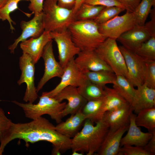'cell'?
Masks as SVG:
<instances>
[{
  "instance_id": "484cf974",
  "label": "cell",
  "mask_w": 155,
  "mask_h": 155,
  "mask_svg": "<svg viewBox=\"0 0 155 155\" xmlns=\"http://www.w3.org/2000/svg\"><path fill=\"white\" fill-rule=\"evenodd\" d=\"M82 72L86 79L103 87L107 84H113L116 78V75L115 73L110 71H88Z\"/></svg>"
},
{
  "instance_id": "7c38bea8",
  "label": "cell",
  "mask_w": 155,
  "mask_h": 155,
  "mask_svg": "<svg viewBox=\"0 0 155 155\" xmlns=\"http://www.w3.org/2000/svg\"><path fill=\"white\" fill-rule=\"evenodd\" d=\"M59 84L49 92H43L45 94L54 97L63 89L69 86L78 87L86 80L83 73L78 67L74 61V58L71 59L64 69L63 73Z\"/></svg>"
},
{
  "instance_id": "ffe728a7",
  "label": "cell",
  "mask_w": 155,
  "mask_h": 155,
  "mask_svg": "<svg viewBox=\"0 0 155 155\" xmlns=\"http://www.w3.org/2000/svg\"><path fill=\"white\" fill-rule=\"evenodd\" d=\"M129 125L123 126L115 130L109 129L99 150L97 155H118L122 136L128 130Z\"/></svg>"
},
{
  "instance_id": "1f68e13d",
  "label": "cell",
  "mask_w": 155,
  "mask_h": 155,
  "mask_svg": "<svg viewBox=\"0 0 155 155\" xmlns=\"http://www.w3.org/2000/svg\"><path fill=\"white\" fill-rule=\"evenodd\" d=\"M22 0L29 1V0H8L5 5L0 9V19L3 21L7 20L8 22L10 29L12 32L15 30L12 24H16L11 18L10 14L18 8L19 2Z\"/></svg>"
},
{
  "instance_id": "ab89813d",
  "label": "cell",
  "mask_w": 155,
  "mask_h": 155,
  "mask_svg": "<svg viewBox=\"0 0 155 155\" xmlns=\"http://www.w3.org/2000/svg\"><path fill=\"white\" fill-rule=\"evenodd\" d=\"M57 5L62 8L73 9L75 5L76 0H57Z\"/></svg>"
},
{
  "instance_id": "5b68a950",
  "label": "cell",
  "mask_w": 155,
  "mask_h": 155,
  "mask_svg": "<svg viewBox=\"0 0 155 155\" xmlns=\"http://www.w3.org/2000/svg\"><path fill=\"white\" fill-rule=\"evenodd\" d=\"M42 13L44 31L50 32L67 29L75 20L73 10L60 7L57 0H44Z\"/></svg>"
},
{
  "instance_id": "ac0fdd59",
  "label": "cell",
  "mask_w": 155,
  "mask_h": 155,
  "mask_svg": "<svg viewBox=\"0 0 155 155\" xmlns=\"http://www.w3.org/2000/svg\"><path fill=\"white\" fill-rule=\"evenodd\" d=\"M133 112L131 106L127 103L105 112L102 119L107 124L109 130H115L123 126L129 125L130 115Z\"/></svg>"
},
{
  "instance_id": "8d00e7d4",
  "label": "cell",
  "mask_w": 155,
  "mask_h": 155,
  "mask_svg": "<svg viewBox=\"0 0 155 155\" xmlns=\"http://www.w3.org/2000/svg\"><path fill=\"white\" fill-rule=\"evenodd\" d=\"M84 3L93 5L105 7L116 6L123 8L125 7L116 0H85Z\"/></svg>"
},
{
  "instance_id": "f6af8a7d",
  "label": "cell",
  "mask_w": 155,
  "mask_h": 155,
  "mask_svg": "<svg viewBox=\"0 0 155 155\" xmlns=\"http://www.w3.org/2000/svg\"><path fill=\"white\" fill-rule=\"evenodd\" d=\"M84 153L81 152L79 153L78 152L76 151H73L71 154L72 155H82Z\"/></svg>"
},
{
  "instance_id": "7402d4cb",
  "label": "cell",
  "mask_w": 155,
  "mask_h": 155,
  "mask_svg": "<svg viewBox=\"0 0 155 155\" xmlns=\"http://www.w3.org/2000/svg\"><path fill=\"white\" fill-rule=\"evenodd\" d=\"M78 111L65 121L61 122L55 126L57 131L61 134L69 138L73 137L79 132V129L86 118L82 111Z\"/></svg>"
},
{
  "instance_id": "9a60e30c",
  "label": "cell",
  "mask_w": 155,
  "mask_h": 155,
  "mask_svg": "<svg viewBox=\"0 0 155 155\" xmlns=\"http://www.w3.org/2000/svg\"><path fill=\"white\" fill-rule=\"evenodd\" d=\"M153 36L145 25H136L121 35L117 40L124 47L135 53L142 43Z\"/></svg>"
},
{
  "instance_id": "e0dca14e",
  "label": "cell",
  "mask_w": 155,
  "mask_h": 155,
  "mask_svg": "<svg viewBox=\"0 0 155 155\" xmlns=\"http://www.w3.org/2000/svg\"><path fill=\"white\" fill-rule=\"evenodd\" d=\"M74 61L82 72L101 70L113 72L111 68L98 56L94 51H80L77 57L74 58Z\"/></svg>"
},
{
  "instance_id": "f35d334b",
  "label": "cell",
  "mask_w": 155,
  "mask_h": 155,
  "mask_svg": "<svg viewBox=\"0 0 155 155\" xmlns=\"http://www.w3.org/2000/svg\"><path fill=\"white\" fill-rule=\"evenodd\" d=\"M122 4L127 11L133 12L141 0H116Z\"/></svg>"
},
{
  "instance_id": "ba28073f",
  "label": "cell",
  "mask_w": 155,
  "mask_h": 155,
  "mask_svg": "<svg viewBox=\"0 0 155 155\" xmlns=\"http://www.w3.org/2000/svg\"><path fill=\"white\" fill-rule=\"evenodd\" d=\"M19 65L21 75L17 83L20 85L25 83L26 86L23 100L27 102L33 103L38 97L34 84L35 64L28 55L23 53L19 58Z\"/></svg>"
},
{
  "instance_id": "f546056e",
  "label": "cell",
  "mask_w": 155,
  "mask_h": 155,
  "mask_svg": "<svg viewBox=\"0 0 155 155\" xmlns=\"http://www.w3.org/2000/svg\"><path fill=\"white\" fill-rule=\"evenodd\" d=\"M104 98L87 101L82 109V112L86 119H89L94 123H96L97 117L102 105Z\"/></svg>"
},
{
  "instance_id": "4dcf8cb0",
  "label": "cell",
  "mask_w": 155,
  "mask_h": 155,
  "mask_svg": "<svg viewBox=\"0 0 155 155\" xmlns=\"http://www.w3.org/2000/svg\"><path fill=\"white\" fill-rule=\"evenodd\" d=\"M144 60H155V36L142 43L135 52Z\"/></svg>"
},
{
  "instance_id": "9c48e42d",
  "label": "cell",
  "mask_w": 155,
  "mask_h": 155,
  "mask_svg": "<svg viewBox=\"0 0 155 155\" xmlns=\"http://www.w3.org/2000/svg\"><path fill=\"white\" fill-rule=\"evenodd\" d=\"M52 39L55 42L58 52L59 62L63 68L81 51L74 44L68 29L50 32Z\"/></svg>"
},
{
  "instance_id": "7a4b0ae2",
  "label": "cell",
  "mask_w": 155,
  "mask_h": 155,
  "mask_svg": "<svg viewBox=\"0 0 155 155\" xmlns=\"http://www.w3.org/2000/svg\"><path fill=\"white\" fill-rule=\"evenodd\" d=\"M94 123L88 119L85 121L83 127L71 139V149L73 151L92 155L101 147L109 128L102 119Z\"/></svg>"
},
{
  "instance_id": "74e56055",
  "label": "cell",
  "mask_w": 155,
  "mask_h": 155,
  "mask_svg": "<svg viewBox=\"0 0 155 155\" xmlns=\"http://www.w3.org/2000/svg\"><path fill=\"white\" fill-rule=\"evenodd\" d=\"M44 0H29L30 3L28 8L32 13L35 14L42 12Z\"/></svg>"
},
{
  "instance_id": "4316f807",
  "label": "cell",
  "mask_w": 155,
  "mask_h": 155,
  "mask_svg": "<svg viewBox=\"0 0 155 155\" xmlns=\"http://www.w3.org/2000/svg\"><path fill=\"white\" fill-rule=\"evenodd\" d=\"M137 114L135 119L137 126L144 127L152 133L155 131V106L142 110Z\"/></svg>"
},
{
  "instance_id": "cb8c5ba5",
  "label": "cell",
  "mask_w": 155,
  "mask_h": 155,
  "mask_svg": "<svg viewBox=\"0 0 155 155\" xmlns=\"http://www.w3.org/2000/svg\"><path fill=\"white\" fill-rule=\"evenodd\" d=\"M80 94L87 101L102 99L106 95L104 87L86 80L77 87Z\"/></svg>"
},
{
  "instance_id": "836d02e7",
  "label": "cell",
  "mask_w": 155,
  "mask_h": 155,
  "mask_svg": "<svg viewBox=\"0 0 155 155\" xmlns=\"http://www.w3.org/2000/svg\"><path fill=\"white\" fill-rule=\"evenodd\" d=\"M144 84L155 89V60H145Z\"/></svg>"
},
{
  "instance_id": "6da1fadb",
  "label": "cell",
  "mask_w": 155,
  "mask_h": 155,
  "mask_svg": "<svg viewBox=\"0 0 155 155\" xmlns=\"http://www.w3.org/2000/svg\"><path fill=\"white\" fill-rule=\"evenodd\" d=\"M16 139L24 140L26 146L28 143L46 141L59 149L61 153L71 148V139L59 133L55 126L42 116L28 122H13L7 137L0 144V154L8 143Z\"/></svg>"
},
{
  "instance_id": "44dd1931",
  "label": "cell",
  "mask_w": 155,
  "mask_h": 155,
  "mask_svg": "<svg viewBox=\"0 0 155 155\" xmlns=\"http://www.w3.org/2000/svg\"><path fill=\"white\" fill-rule=\"evenodd\" d=\"M136 89L131 107L137 114L142 110L155 106V89L144 84Z\"/></svg>"
},
{
  "instance_id": "8fae6325",
  "label": "cell",
  "mask_w": 155,
  "mask_h": 155,
  "mask_svg": "<svg viewBox=\"0 0 155 155\" xmlns=\"http://www.w3.org/2000/svg\"><path fill=\"white\" fill-rule=\"evenodd\" d=\"M41 57L44 62V72L36 88L37 93L51 79L55 77L61 78L64 71L63 69L59 62L56 60L54 56L52 40L48 42L45 46Z\"/></svg>"
},
{
  "instance_id": "277c9868",
  "label": "cell",
  "mask_w": 155,
  "mask_h": 155,
  "mask_svg": "<svg viewBox=\"0 0 155 155\" xmlns=\"http://www.w3.org/2000/svg\"><path fill=\"white\" fill-rule=\"evenodd\" d=\"M12 102L22 108L25 116L28 118L33 120L46 114L57 124L62 121V112L67 104L66 102H60L43 92L36 104L21 103L16 100Z\"/></svg>"
},
{
  "instance_id": "60d3db41",
  "label": "cell",
  "mask_w": 155,
  "mask_h": 155,
  "mask_svg": "<svg viewBox=\"0 0 155 155\" xmlns=\"http://www.w3.org/2000/svg\"><path fill=\"white\" fill-rule=\"evenodd\" d=\"M152 136L144 148L152 155L155 154V131L153 132Z\"/></svg>"
},
{
  "instance_id": "d4e9b609",
  "label": "cell",
  "mask_w": 155,
  "mask_h": 155,
  "mask_svg": "<svg viewBox=\"0 0 155 155\" xmlns=\"http://www.w3.org/2000/svg\"><path fill=\"white\" fill-rule=\"evenodd\" d=\"M113 84V88L131 106L136 91L133 85L125 77L120 75H116Z\"/></svg>"
},
{
  "instance_id": "d6986e66",
  "label": "cell",
  "mask_w": 155,
  "mask_h": 155,
  "mask_svg": "<svg viewBox=\"0 0 155 155\" xmlns=\"http://www.w3.org/2000/svg\"><path fill=\"white\" fill-rule=\"evenodd\" d=\"M136 116L133 112L131 113L128 131L121 139V146L130 145L144 147L152 137V133L142 132L136 125Z\"/></svg>"
},
{
  "instance_id": "b9f144b4",
  "label": "cell",
  "mask_w": 155,
  "mask_h": 155,
  "mask_svg": "<svg viewBox=\"0 0 155 155\" xmlns=\"http://www.w3.org/2000/svg\"><path fill=\"white\" fill-rule=\"evenodd\" d=\"M85 0H76V3L73 9V11L75 14L78 9L81 5L84 3Z\"/></svg>"
},
{
  "instance_id": "30bf717a",
  "label": "cell",
  "mask_w": 155,
  "mask_h": 155,
  "mask_svg": "<svg viewBox=\"0 0 155 155\" xmlns=\"http://www.w3.org/2000/svg\"><path fill=\"white\" fill-rule=\"evenodd\" d=\"M119 47L125 60L129 80L134 86L143 85L144 80V60L135 53L123 46Z\"/></svg>"
},
{
  "instance_id": "52a82bcc",
  "label": "cell",
  "mask_w": 155,
  "mask_h": 155,
  "mask_svg": "<svg viewBox=\"0 0 155 155\" xmlns=\"http://www.w3.org/2000/svg\"><path fill=\"white\" fill-rule=\"evenodd\" d=\"M133 12L127 11L122 16H117L110 20L98 24L100 32L107 38L117 40L122 34L136 25Z\"/></svg>"
},
{
  "instance_id": "7bdbcfd3",
  "label": "cell",
  "mask_w": 155,
  "mask_h": 155,
  "mask_svg": "<svg viewBox=\"0 0 155 155\" xmlns=\"http://www.w3.org/2000/svg\"><path fill=\"white\" fill-rule=\"evenodd\" d=\"M52 154L55 155H60L61 154V152L60 150L58 148L53 147L52 152Z\"/></svg>"
},
{
  "instance_id": "e575fe53",
  "label": "cell",
  "mask_w": 155,
  "mask_h": 155,
  "mask_svg": "<svg viewBox=\"0 0 155 155\" xmlns=\"http://www.w3.org/2000/svg\"><path fill=\"white\" fill-rule=\"evenodd\" d=\"M13 122L5 115L0 107V143H2L7 137Z\"/></svg>"
},
{
  "instance_id": "4fadbf2b",
  "label": "cell",
  "mask_w": 155,
  "mask_h": 155,
  "mask_svg": "<svg viewBox=\"0 0 155 155\" xmlns=\"http://www.w3.org/2000/svg\"><path fill=\"white\" fill-rule=\"evenodd\" d=\"M20 26L22 30L21 35L8 47L12 53H14L15 50L19 43L29 38L38 37L44 32L42 12L35 14L33 18L29 21H21Z\"/></svg>"
},
{
  "instance_id": "ee69618b",
  "label": "cell",
  "mask_w": 155,
  "mask_h": 155,
  "mask_svg": "<svg viewBox=\"0 0 155 155\" xmlns=\"http://www.w3.org/2000/svg\"><path fill=\"white\" fill-rule=\"evenodd\" d=\"M8 0H0V9L5 4Z\"/></svg>"
},
{
  "instance_id": "2e32d148",
  "label": "cell",
  "mask_w": 155,
  "mask_h": 155,
  "mask_svg": "<svg viewBox=\"0 0 155 155\" xmlns=\"http://www.w3.org/2000/svg\"><path fill=\"white\" fill-rule=\"evenodd\" d=\"M52 40L50 32L44 31L39 37L30 38L22 42L20 47L23 53L28 55L34 64H36L41 57L43 49L49 41Z\"/></svg>"
},
{
  "instance_id": "d590c367",
  "label": "cell",
  "mask_w": 155,
  "mask_h": 155,
  "mask_svg": "<svg viewBox=\"0 0 155 155\" xmlns=\"http://www.w3.org/2000/svg\"><path fill=\"white\" fill-rule=\"evenodd\" d=\"M120 147L118 155H152L144 147L125 145Z\"/></svg>"
},
{
  "instance_id": "603a6c76",
  "label": "cell",
  "mask_w": 155,
  "mask_h": 155,
  "mask_svg": "<svg viewBox=\"0 0 155 155\" xmlns=\"http://www.w3.org/2000/svg\"><path fill=\"white\" fill-rule=\"evenodd\" d=\"M104 89L106 95L102 105L97 117L95 123L102 119L105 112L117 108L128 103L114 88H110L105 86L104 87Z\"/></svg>"
},
{
  "instance_id": "5bb4252c",
  "label": "cell",
  "mask_w": 155,
  "mask_h": 155,
  "mask_svg": "<svg viewBox=\"0 0 155 155\" xmlns=\"http://www.w3.org/2000/svg\"><path fill=\"white\" fill-rule=\"evenodd\" d=\"M60 102L64 100L67 101L62 112V117L75 114L82 109L87 101L79 93L77 87L69 86L65 88L54 97Z\"/></svg>"
},
{
  "instance_id": "f1b7e54d",
  "label": "cell",
  "mask_w": 155,
  "mask_h": 155,
  "mask_svg": "<svg viewBox=\"0 0 155 155\" xmlns=\"http://www.w3.org/2000/svg\"><path fill=\"white\" fill-rule=\"evenodd\" d=\"M155 5V0H141L133 12L136 24L144 26L151 8Z\"/></svg>"
},
{
  "instance_id": "3957f363",
  "label": "cell",
  "mask_w": 155,
  "mask_h": 155,
  "mask_svg": "<svg viewBox=\"0 0 155 155\" xmlns=\"http://www.w3.org/2000/svg\"><path fill=\"white\" fill-rule=\"evenodd\" d=\"M68 29L72 40L81 51H94L107 38L93 20H75Z\"/></svg>"
},
{
  "instance_id": "83f0119b",
  "label": "cell",
  "mask_w": 155,
  "mask_h": 155,
  "mask_svg": "<svg viewBox=\"0 0 155 155\" xmlns=\"http://www.w3.org/2000/svg\"><path fill=\"white\" fill-rule=\"evenodd\" d=\"M105 7L84 3L75 14V20H93Z\"/></svg>"
},
{
  "instance_id": "8992f818",
  "label": "cell",
  "mask_w": 155,
  "mask_h": 155,
  "mask_svg": "<svg viewBox=\"0 0 155 155\" xmlns=\"http://www.w3.org/2000/svg\"><path fill=\"white\" fill-rule=\"evenodd\" d=\"M94 51L116 75L123 76L129 80L125 60L116 40L107 38Z\"/></svg>"
},
{
  "instance_id": "d6a6232c",
  "label": "cell",
  "mask_w": 155,
  "mask_h": 155,
  "mask_svg": "<svg viewBox=\"0 0 155 155\" xmlns=\"http://www.w3.org/2000/svg\"><path fill=\"white\" fill-rule=\"evenodd\" d=\"M125 10L123 8L116 6L105 7L93 20L98 24H102L118 16Z\"/></svg>"
}]
</instances>
